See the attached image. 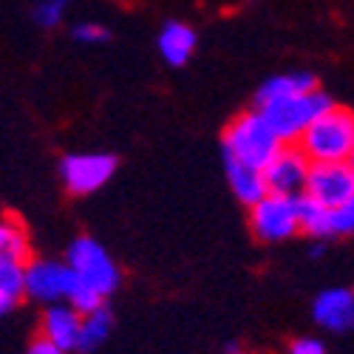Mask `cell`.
<instances>
[{
  "label": "cell",
  "instance_id": "obj_1",
  "mask_svg": "<svg viewBox=\"0 0 354 354\" xmlns=\"http://www.w3.org/2000/svg\"><path fill=\"white\" fill-rule=\"evenodd\" d=\"M66 263L77 281L68 306H74L80 315L105 306V301L120 289L122 281L120 267H116L111 252L91 235H80V239L71 241L66 252Z\"/></svg>",
  "mask_w": 354,
  "mask_h": 354
},
{
  "label": "cell",
  "instance_id": "obj_2",
  "mask_svg": "<svg viewBox=\"0 0 354 354\" xmlns=\"http://www.w3.org/2000/svg\"><path fill=\"white\" fill-rule=\"evenodd\" d=\"M298 151L312 165H343L354 153V111L332 105L298 139Z\"/></svg>",
  "mask_w": 354,
  "mask_h": 354
},
{
  "label": "cell",
  "instance_id": "obj_3",
  "mask_svg": "<svg viewBox=\"0 0 354 354\" xmlns=\"http://www.w3.org/2000/svg\"><path fill=\"white\" fill-rule=\"evenodd\" d=\"M283 142L275 136V131L267 125V120L258 113H241L227 125L224 131V142H221V151L227 159H235L252 170H267V165L283 151Z\"/></svg>",
  "mask_w": 354,
  "mask_h": 354
},
{
  "label": "cell",
  "instance_id": "obj_4",
  "mask_svg": "<svg viewBox=\"0 0 354 354\" xmlns=\"http://www.w3.org/2000/svg\"><path fill=\"white\" fill-rule=\"evenodd\" d=\"M335 102L315 88V91H306V94H295V97H283V100H272L267 105L255 108L267 125L275 131V136L283 142V145H298V139L306 133V128L317 120L323 111H329Z\"/></svg>",
  "mask_w": 354,
  "mask_h": 354
},
{
  "label": "cell",
  "instance_id": "obj_5",
  "mask_svg": "<svg viewBox=\"0 0 354 354\" xmlns=\"http://www.w3.org/2000/svg\"><path fill=\"white\" fill-rule=\"evenodd\" d=\"M250 230L263 244H281L301 232L298 198L267 193L258 204L250 207Z\"/></svg>",
  "mask_w": 354,
  "mask_h": 354
},
{
  "label": "cell",
  "instance_id": "obj_6",
  "mask_svg": "<svg viewBox=\"0 0 354 354\" xmlns=\"http://www.w3.org/2000/svg\"><path fill=\"white\" fill-rule=\"evenodd\" d=\"M77 289V281L66 261L37 258L23 267V295L46 306L51 304H68Z\"/></svg>",
  "mask_w": 354,
  "mask_h": 354
},
{
  "label": "cell",
  "instance_id": "obj_7",
  "mask_svg": "<svg viewBox=\"0 0 354 354\" xmlns=\"http://www.w3.org/2000/svg\"><path fill=\"white\" fill-rule=\"evenodd\" d=\"M116 159L111 153H68L60 162V176L68 193L88 196L111 182Z\"/></svg>",
  "mask_w": 354,
  "mask_h": 354
},
{
  "label": "cell",
  "instance_id": "obj_8",
  "mask_svg": "<svg viewBox=\"0 0 354 354\" xmlns=\"http://www.w3.org/2000/svg\"><path fill=\"white\" fill-rule=\"evenodd\" d=\"M304 196L326 210H335L354 196V173L348 165H309Z\"/></svg>",
  "mask_w": 354,
  "mask_h": 354
},
{
  "label": "cell",
  "instance_id": "obj_9",
  "mask_svg": "<svg viewBox=\"0 0 354 354\" xmlns=\"http://www.w3.org/2000/svg\"><path fill=\"white\" fill-rule=\"evenodd\" d=\"M309 165H312V162L298 151V147L286 145L283 151L267 165V170H263L267 193H272V196H289V198L304 196L306 176H309Z\"/></svg>",
  "mask_w": 354,
  "mask_h": 354
},
{
  "label": "cell",
  "instance_id": "obj_10",
  "mask_svg": "<svg viewBox=\"0 0 354 354\" xmlns=\"http://www.w3.org/2000/svg\"><path fill=\"white\" fill-rule=\"evenodd\" d=\"M312 317L326 332L354 329V289H346V286L323 289L312 304Z\"/></svg>",
  "mask_w": 354,
  "mask_h": 354
},
{
  "label": "cell",
  "instance_id": "obj_11",
  "mask_svg": "<svg viewBox=\"0 0 354 354\" xmlns=\"http://www.w3.org/2000/svg\"><path fill=\"white\" fill-rule=\"evenodd\" d=\"M80 323L82 315L68 304H51L43 312V340L54 343L60 351H74L80 343Z\"/></svg>",
  "mask_w": 354,
  "mask_h": 354
},
{
  "label": "cell",
  "instance_id": "obj_12",
  "mask_svg": "<svg viewBox=\"0 0 354 354\" xmlns=\"http://www.w3.org/2000/svg\"><path fill=\"white\" fill-rule=\"evenodd\" d=\"M196 51V32L193 26L182 23V20H170L162 26L159 32V54L162 60L173 68H182L185 63H190V57Z\"/></svg>",
  "mask_w": 354,
  "mask_h": 354
},
{
  "label": "cell",
  "instance_id": "obj_13",
  "mask_svg": "<svg viewBox=\"0 0 354 354\" xmlns=\"http://www.w3.org/2000/svg\"><path fill=\"white\" fill-rule=\"evenodd\" d=\"M224 173H227L232 196L239 198L241 204H247V207H252V204H258L263 196H267V182H263L261 170H252V167H247L241 162L224 156Z\"/></svg>",
  "mask_w": 354,
  "mask_h": 354
},
{
  "label": "cell",
  "instance_id": "obj_14",
  "mask_svg": "<svg viewBox=\"0 0 354 354\" xmlns=\"http://www.w3.org/2000/svg\"><path fill=\"white\" fill-rule=\"evenodd\" d=\"M317 80L306 71H292V74H275L270 80H263L261 88L255 91V105H267L272 100H283V97H295V94H306L315 91Z\"/></svg>",
  "mask_w": 354,
  "mask_h": 354
},
{
  "label": "cell",
  "instance_id": "obj_15",
  "mask_svg": "<svg viewBox=\"0 0 354 354\" xmlns=\"http://www.w3.org/2000/svg\"><path fill=\"white\" fill-rule=\"evenodd\" d=\"M113 329V315L108 306H100V309H91V312H85L82 315V323H80V343L77 348L80 351H94L100 348L108 335Z\"/></svg>",
  "mask_w": 354,
  "mask_h": 354
},
{
  "label": "cell",
  "instance_id": "obj_16",
  "mask_svg": "<svg viewBox=\"0 0 354 354\" xmlns=\"http://www.w3.org/2000/svg\"><path fill=\"white\" fill-rule=\"evenodd\" d=\"M23 267L26 263L0 255V317L12 312L23 298Z\"/></svg>",
  "mask_w": 354,
  "mask_h": 354
},
{
  "label": "cell",
  "instance_id": "obj_17",
  "mask_svg": "<svg viewBox=\"0 0 354 354\" xmlns=\"http://www.w3.org/2000/svg\"><path fill=\"white\" fill-rule=\"evenodd\" d=\"M0 255L20 261V263H26V258L32 255V244H28L26 227L12 216L0 218Z\"/></svg>",
  "mask_w": 354,
  "mask_h": 354
},
{
  "label": "cell",
  "instance_id": "obj_18",
  "mask_svg": "<svg viewBox=\"0 0 354 354\" xmlns=\"http://www.w3.org/2000/svg\"><path fill=\"white\" fill-rule=\"evenodd\" d=\"M68 9H71V0H40L32 12V17L40 28H57L66 20Z\"/></svg>",
  "mask_w": 354,
  "mask_h": 354
},
{
  "label": "cell",
  "instance_id": "obj_19",
  "mask_svg": "<svg viewBox=\"0 0 354 354\" xmlns=\"http://www.w3.org/2000/svg\"><path fill=\"white\" fill-rule=\"evenodd\" d=\"M329 232H332V239L354 232V196L346 204H340V207L329 210Z\"/></svg>",
  "mask_w": 354,
  "mask_h": 354
},
{
  "label": "cell",
  "instance_id": "obj_20",
  "mask_svg": "<svg viewBox=\"0 0 354 354\" xmlns=\"http://www.w3.org/2000/svg\"><path fill=\"white\" fill-rule=\"evenodd\" d=\"M71 37L77 43H85V46H100V43L108 40V28L100 26V23H94V20H82V23H77L71 28Z\"/></svg>",
  "mask_w": 354,
  "mask_h": 354
},
{
  "label": "cell",
  "instance_id": "obj_21",
  "mask_svg": "<svg viewBox=\"0 0 354 354\" xmlns=\"http://www.w3.org/2000/svg\"><path fill=\"white\" fill-rule=\"evenodd\" d=\"M289 354H326V346L315 337H301L289 346Z\"/></svg>",
  "mask_w": 354,
  "mask_h": 354
},
{
  "label": "cell",
  "instance_id": "obj_22",
  "mask_svg": "<svg viewBox=\"0 0 354 354\" xmlns=\"http://www.w3.org/2000/svg\"><path fill=\"white\" fill-rule=\"evenodd\" d=\"M28 354H66V351H60L54 343H48V340H43V337H37L32 346H28Z\"/></svg>",
  "mask_w": 354,
  "mask_h": 354
},
{
  "label": "cell",
  "instance_id": "obj_23",
  "mask_svg": "<svg viewBox=\"0 0 354 354\" xmlns=\"http://www.w3.org/2000/svg\"><path fill=\"white\" fill-rule=\"evenodd\" d=\"M323 252H326V241H320V244H315V247L309 250V255H312V258H320Z\"/></svg>",
  "mask_w": 354,
  "mask_h": 354
},
{
  "label": "cell",
  "instance_id": "obj_24",
  "mask_svg": "<svg viewBox=\"0 0 354 354\" xmlns=\"http://www.w3.org/2000/svg\"><path fill=\"white\" fill-rule=\"evenodd\" d=\"M227 354H244V351H241L239 346H230V348H227Z\"/></svg>",
  "mask_w": 354,
  "mask_h": 354
},
{
  "label": "cell",
  "instance_id": "obj_25",
  "mask_svg": "<svg viewBox=\"0 0 354 354\" xmlns=\"http://www.w3.org/2000/svg\"><path fill=\"white\" fill-rule=\"evenodd\" d=\"M346 165H348V170H351V173H354V153H351V156H348V162H346Z\"/></svg>",
  "mask_w": 354,
  "mask_h": 354
}]
</instances>
